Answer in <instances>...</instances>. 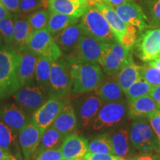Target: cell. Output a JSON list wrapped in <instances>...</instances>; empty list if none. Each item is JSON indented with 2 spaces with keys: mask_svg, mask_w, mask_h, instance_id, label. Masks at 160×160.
<instances>
[{
  "mask_svg": "<svg viewBox=\"0 0 160 160\" xmlns=\"http://www.w3.org/2000/svg\"><path fill=\"white\" fill-rule=\"evenodd\" d=\"M22 53L9 44L0 45V101L13 95L22 88L17 69Z\"/></svg>",
  "mask_w": 160,
  "mask_h": 160,
  "instance_id": "1",
  "label": "cell"
},
{
  "mask_svg": "<svg viewBox=\"0 0 160 160\" xmlns=\"http://www.w3.org/2000/svg\"><path fill=\"white\" fill-rule=\"evenodd\" d=\"M73 78L72 94L80 95L89 93L105 79L102 69L98 63L88 62H71Z\"/></svg>",
  "mask_w": 160,
  "mask_h": 160,
  "instance_id": "2",
  "label": "cell"
},
{
  "mask_svg": "<svg viewBox=\"0 0 160 160\" xmlns=\"http://www.w3.org/2000/svg\"><path fill=\"white\" fill-rule=\"evenodd\" d=\"M84 33L106 43L118 42L111 27L102 13L94 5L89 6L80 20Z\"/></svg>",
  "mask_w": 160,
  "mask_h": 160,
  "instance_id": "3",
  "label": "cell"
},
{
  "mask_svg": "<svg viewBox=\"0 0 160 160\" xmlns=\"http://www.w3.org/2000/svg\"><path fill=\"white\" fill-rule=\"evenodd\" d=\"M132 146L138 153H160V145L148 119H133L129 130Z\"/></svg>",
  "mask_w": 160,
  "mask_h": 160,
  "instance_id": "4",
  "label": "cell"
},
{
  "mask_svg": "<svg viewBox=\"0 0 160 160\" xmlns=\"http://www.w3.org/2000/svg\"><path fill=\"white\" fill-rule=\"evenodd\" d=\"M72 88L71 64L65 58L52 61L49 82L50 97L64 98L72 91Z\"/></svg>",
  "mask_w": 160,
  "mask_h": 160,
  "instance_id": "5",
  "label": "cell"
},
{
  "mask_svg": "<svg viewBox=\"0 0 160 160\" xmlns=\"http://www.w3.org/2000/svg\"><path fill=\"white\" fill-rule=\"evenodd\" d=\"M128 116V105L127 100L104 103L91 126L93 131L113 128L120 125Z\"/></svg>",
  "mask_w": 160,
  "mask_h": 160,
  "instance_id": "6",
  "label": "cell"
},
{
  "mask_svg": "<svg viewBox=\"0 0 160 160\" xmlns=\"http://www.w3.org/2000/svg\"><path fill=\"white\" fill-rule=\"evenodd\" d=\"M27 48L28 51L37 57L48 58L52 61L59 59L62 55L53 37L46 28L33 32L28 42Z\"/></svg>",
  "mask_w": 160,
  "mask_h": 160,
  "instance_id": "7",
  "label": "cell"
},
{
  "mask_svg": "<svg viewBox=\"0 0 160 160\" xmlns=\"http://www.w3.org/2000/svg\"><path fill=\"white\" fill-rule=\"evenodd\" d=\"M49 97V91L37 82L23 86L13 94L16 104L30 114H33Z\"/></svg>",
  "mask_w": 160,
  "mask_h": 160,
  "instance_id": "8",
  "label": "cell"
},
{
  "mask_svg": "<svg viewBox=\"0 0 160 160\" xmlns=\"http://www.w3.org/2000/svg\"><path fill=\"white\" fill-rule=\"evenodd\" d=\"M131 56L130 51L125 48L119 42H105L99 65L104 73L111 77L117 74Z\"/></svg>",
  "mask_w": 160,
  "mask_h": 160,
  "instance_id": "9",
  "label": "cell"
},
{
  "mask_svg": "<svg viewBox=\"0 0 160 160\" xmlns=\"http://www.w3.org/2000/svg\"><path fill=\"white\" fill-rule=\"evenodd\" d=\"M105 43L85 34L65 59L69 62L79 61L99 64Z\"/></svg>",
  "mask_w": 160,
  "mask_h": 160,
  "instance_id": "10",
  "label": "cell"
},
{
  "mask_svg": "<svg viewBox=\"0 0 160 160\" xmlns=\"http://www.w3.org/2000/svg\"><path fill=\"white\" fill-rule=\"evenodd\" d=\"M103 104V102L94 93L79 97L72 102L79 128L85 130L91 125Z\"/></svg>",
  "mask_w": 160,
  "mask_h": 160,
  "instance_id": "11",
  "label": "cell"
},
{
  "mask_svg": "<svg viewBox=\"0 0 160 160\" xmlns=\"http://www.w3.org/2000/svg\"><path fill=\"white\" fill-rule=\"evenodd\" d=\"M142 31L133 48L139 59L148 63L160 57V28H148Z\"/></svg>",
  "mask_w": 160,
  "mask_h": 160,
  "instance_id": "12",
  "label": "cell"
},
{
  "mask_svg": "<svg viewBox=\"0 0 160 160\" xmlns=\"http://www.w3.org/2000/svg\"><path fill=\"white\" fill-rule=\"evenodd\" d=\"M67 104L68 100L65 98L58 99L49 97V99L32 114L31 122L45 131L53 124L58 114Z\"/></svg>",
  "mask_w": 160,
  "mask_h": 160,
  "instance_id": "13",
  "label": "cell"
},
{
  "mask_svg": "<svg viewBox=\"0 0 160 160\" xmlns=\"http://www.w3.org/2000/svg\"><path fill=\"white\" fill-rule=\"evenodd\" d=\"M0 120L18 136L22 129L31 122L30 113L16 103L0 105Z\"/></svg>",
  "mask_w": 160,
  "mask_h": 160,
  "instance_id": "14",
  "label": "cell"
},
{
  "mask_svg": "<svg viewBox=\"0 0 160 160\" xmlns=\"http://www.w3.org/2000/svg\"><path fill=\"white\" fill-rule=\"evenodd\" d=\"M44 131L30 122L18 134L19 144L25 160L35 159Z\"/></svg>",
  "mask_w": 160,
  "mask_h": 160,
  "instance_id": "15",
  "label": "cell"
},
{
  "mask_svg": "<svg viewBox=\"0 0 160 160\" xmlns=\"http://www.w3.org/2000/svg\"><path fill=\"white\" fill-rule=\"evenodd\" d=\"M113 8L126 25H133L140 31L151 27L143 9L134 2H128Z\"/></svg>",
  "mask_w": 160,
  "mask_h": 160,
  "instance_id": "16",
  "label": "cell"
},
{
  "mask_svg": "<svg viewBox=\"0 0 160 160\" xmlns=\"http://www.w3.org/2000/svg\"><path fill=\"white\" fill-rule=\"evenodd\" d=\"M88 141L86 138L73 133L65 138L59 149L64 159L84 160V157L88 153Z\"/></svg>",
  "mask_w": 160,
  "mask_h": 160,
  "instance_id": "17",
  "label": "cell"
},
{
  "mask_svg": "<svg viewBox=\"0 0 160 160\" xmlns=\"http://www.w3.org/2000/svg\"><path fill=\"white\" fill-rule=\"evenodd\" d=\"M108 133L115 155L128 160L137 153L131 145L129 131L125 128H117L111 133Z\"/></svg>",
  "mask_w": 160,
  "mask_h": 160,
  "instance_id": "18",
  "label": "cell"
},
{
  "mask_svg": "<svg viewBox=\"0 0 160 160\" xmlns=\"http://www.w3.org/2000/svg\"><path fill=\"white\" fill-rule=\"evenodd\" d=\"M47 5L50 12L77 18L82 17L91 6L88 0H47Z\"/></svg>",
  "mask_w": 160,
  "mask_h": 160,
  "instance_id": "19",
  "label": "cell"
},
{
  "mask_svg": "<svg viewBox=\"0 0 160 160\" xmlns=\"http://www.w3.org/2000/svg\"><path fill=\"white\" fill-rule=\"evenodd\" d=\"M128 117L132 119H148L157 112L160 111V107L150 95L144 96L128 102Z\"/></svg>",
  "mask_w": 160,
  "mask_h": 160,
  "instance_id": "20",
  "label": "cell"
},
{
  "mask_svg": "<svg viewBox=\"0 0 160 160\" xmlns=\"http://www.w3.org/2000/svg\"><path fill=\"white\" fill-rule=\"evenodd\" d=\"M51 126L54 128L65 137L73 133H77L79 127L77 116L72 103H68L64 107Z\"/></svg>",
  "mask_w": 160,
  "mask_h": 160,
  "instance_id": "21",
  "label": "cell"
},
{
  "mask_svg": "<svg viewBox=\"0 0 160 160\" xmlns=\"http://www.w3.org/2000/svg\"><path fill=\"white\" fill-rule=\"evenodd\" d=\"M84 35L85 33L80 24L76 23L68 26L53 37L62 51L70 53L75 48Z\"/></svg>",
  "mask_w": 160,
  "mask_h": 160,
  "instance_id": "22",
  "label": "cell"
},
{
  "mask_svg": "<svg viewBox=\"0 0 160 160\" xmlns=\"http://www.w3.org/2000/svg\"><path fill=\"white\" fill-rule=\"evenodd\" d=\"M37 55L29 51L22 52V59L17 69V76L22 87L35 82V70L37 62Z\"/></svg>",
  "mask_w": 160,
  "mask_h": 160,
  "instance_id": "23",
  "label": "cell"
},
{
  "mask_svg": "<svg viewBox=\"0 0 160 160\" xmlns=\"http://www.w3.org/2000/svg\"><path fill=\"white\" fill-rule=\"evenodd\" d=\"M13 47L21 53L28 51V42L32 31L27 18L22 15H17L13 18Z\"/></svg>",
  "mask_w": 160,
  "mask_h": 160,
  "instance_id": "24",
  "label": "cell"
},
{
  "mask_svg": "<svg viewBox=\"0 0 160 160\" xmlns=\"http://www.w3.org/2000/svg\"><path fill=\"white\" fill-rule=\"evenodd\" d=\"M94 93L103 103L113 102L125 99V93L117 83L114 76L105 79L94 89Z\"/></svg>",
  "mask_w": 160,
  "mask_h": 160,
  "instance_id": "25",
  "label": "cell"
},
{
  "mask_svg": "<svg viewBox=\"0 0 160 160\" xmlns=\"http://www.w3.org/2000/svg\"><path fill=\"white\" fill-rule=\"evenodd\" d=\"M0 148L18 160H22L18 136L0 120Z\"/></svg>",
  "mask_w": 160,
  "mask_h": 160,
  "instance_id": "26",
  "label": "cell"
},
{
  "mask_svg": "<svg viewBox=\"0 0 160 160\" xmlns=\"http://www.w3.org/2000/svg\"><path fill=\"white\" fill-rule=\"evenodd\" d=\"M93 5L101 12L102 14L107 20L108 23L111 27L112 32L117 38V41L119 42L125 32L126 25H127L120 19L114 8H113L110 7V6L102 2H97Z\"/></svg>",
  "mask_w": 160,
  "mask_h": 160,
  "instance_id": "27",
  "label": "cell"
},
{
  "mask_svg": "<svg viewBox=\"0 0 160 160\" xmlns=\"http://www.w3.org/2000/svg\"><path fill=\"white\" fill-rule=\"evenodd\" d=\"M113 76L120 88L125 93L132 84L142 78L140 75V66L135 64L131 56L127 63L120 69L117 74Z\"/></svg>",
  "mask_w": 160,
  "mask_h": 160,
  "instance_id": "28",
  "label": "cell"
},
{
  "mask_svg": "<svg viewBox=\"0 0 160 160\" xmlns=\"http://www.w3.org/2000/svg\"><path fill=\"white\" fill-rule=\"evenodd\" d=\"M79 18L63 13L51 12L45 28L52 36H54L68 26L78 23Z\"/></svg>",
  "mask_w": 160,
  "mask_h": 160,
  "instance_id": "29",
  "label": "cell"
},
{
  "mask_svg": "<svg viewBox=\"0 0 160 160\" xmlns=\"http://www.w3.org/2000/svg\"><path fill=\"white\" fill-rule=\"evenodd\" d=\"M65 138V136H63L60 132L56 130L52 126H50L49 128H48L44 131L39 148H38L37 153H36L35 158L40 153H42L44 151H46V150L59 148Z\"/></svg>",
  "mask_w": 160,
  "mask_h": 160,
  "instance_id": "30",
  "label": "cell"
},
{
  "mask_svg": "<svg viewBox=\"0 0 160 160\" xmlns=\"http://www.w3.org/2000/svg\"><path fill=\"white\" fill-rule=\"evenodd\" d=\"M51 62L52 60L48 58L38 57L35 70V82L48 91Z\"/></svg>",
  "mask_w": 160,
  "mask_h": 160,
  "instance_id": "31",
  "label": "cell"
},
{
  "mask_svg": "<svg viewBox=\"0 0 160 160\" xmlns=\"http://www.w3.org/2000/svg\"><path fill=\"white\" fill-rule=\"evenodd\" d=\"M88 152L91 153H109L114 154L109 133H104L99 134L88 142ZM115 155V154H114Z\"/></svg>",
  "mask_w": 160,
  "mask_h": 160,
  "instance_id": "32",
  "label": "cell"
},
{
  "mask_svg": "<svg viewBox=\"0 0 160 160\" xmlns=\"http://www.w3.org/2000/svg\"><path fill=\"white\" fill-rule=\"evenodd\" d=\"M152 88L153 86L147 82L142 78H140L134 83L132 84L125 92L127 102H130L139 97L150 95Z\"/></svg>",
  "mask_w": 160,
  "mask_h": 160,
  "instance_id": "33",
  "label": "cell"
},
{
  "mask_svg": "<svg viewBox=\"0 0 160 160\" xmlns=\"http://www.w3.org/2000/svg\"><path fill=\"white\" fill-rule=\"evenodd\" d=\"M142 5L150 26L160 28V0H143Z\"/></svg>",
  "mask_w": 160,
  "mask_h": 160,
  "instance_id": "34",
  "label": "cell"
},
{
  "mask_svg": "<svg viewBox=\"0 0 160 160\" xmlns=\"http://www.w3.org/2000/svg\"><path fill=\"white\" fill-rule=\"evenodd\" d=\"M49 10L41 9L33 12L27 17L32 33L39 30L45 29L50 17Z\"/></svg>",
  "mask_w": 160,
  "mask_h": 160,
  "instance_id": "35",
  "label": "cell"
},
{
  "mask_svg": "<svg viewBox=\"0 0 160 160\" xmlns=\"http://www.w3.org/2000/svg\"><path fill=\"white\" fill-rule=\"evenodd\" d=\"M140 75L152 86L160 85V69L148 65L140 66Z\"/></svg>",
  "mask_w": 160,
  "mask_h": 160,
  "instance_id": "36",
  "label": "cell"
},
{
  "mask_svg": "<svg viewBox=\"0 0 160 160\" xmlns=\"http://www.w3.org/2000/svg\"><path fill=\"white\" fill-rule=\"evenodd\" d=\"M13 16L0 19V34L6 44L11 45L13 42Z\"/></svg>",
  "mask_w": 160,
  "mask_h": 160,
  "instance_id": "37",
  "label": "cell"
},
{
  "mask_svg": "<svg viewBox=\"0 0 160 160\" xmlns=\"http://www.w3.org/2000/svg\"><path fill=\"white\" fill-rule=\"evenodd\" d=\"M137 28L132 25H126L125 32L121 38L119 43L125 48L131 51L134 47L137 39Z\"/></svg>",
  "mask_w": 160,
  "mask_h": 160,
  "instance_id": "38",
  "label": "cell"
},
{
  "mask_svg": "<svg viewBox=\"0 0 160 160\" xmlns=\"http://www.w3.org/2000/svg\"><path fill=\"white\" fill-rule=\"evenodd\" d=\"M44 0H20V12L23 13H30L37 11L43 7Z\"/></svg>",
  "mask_w": 160,
  "mask_h": 160,
  "instance_id": "39",
  "label": "cell"
},
{
  "mask_svg": "<svg viewBox=\"0 0 160 160\" xmlns=\"http://www.w3.org/2000/svg\"><path fill=\"white\" fill-rule=\"evenodd\" d=\"M64 159L59 148L46 150L37 156L35 160H62Z\"/></svg>",
  "mask_w": 160,
  "mask_h": 160,
  "instance_id": "40",
  "label": "cell"
},
{
  "mask_svg": "<svg viewBox=\"0 0 160 160\" xmlns=\"http://www.w3.org/2000/svg\"><path fill=\"white\" fill-rule=\"evenodd\" d=\"M84 160H126L114 154L109 153H91L88 152L83 158Z\"/></svg>",
  "mask_w": 160,
  "mask_h": 160,
  "instance_id": "41",
  "label": "cell"
},
{
  "mask_svg": "<svg viewBox=\"0 0 160 160\" xmlns=\"http://www.w3.org/2000/svg\"><path fill=\"white\" fill-rule=\"evenodd\" d=\"M148 120L152 128L157 135L160 145V111L157 112L148 118Z\"/></svg>",
  "mask_w": 160,
  "mask_h": 160,
  "instance_id": "42",
  "label": "cell"
},
{
  "mask_svg": "<svg viewBox=\"0 0 160 160\" xmlns=\"http://www.w3.org/2000/svg\"><path fill=\"white\" fill-rule=\"evenodd\" d=\"M128 160H160V153H137Z\"/></svg>",
  "mask_w": 160,
  "mask_h": 160,
  "instance_id": "43",
  "label": "cell"
},
{
  "mask_svg": "<svg viewBox=\"0 0 160 160\" xmlns=\"http://www.w3.org/2000/svg\"><path fill=\"white\" fill-rule=\"evenodd\" d=\"M19 1L20 0H0L2 4L5 6L10 12L19 13Z\"/></svg>",
  "mask_w": 160,
  "mask_h": 160,
  "instance_id": "44",
  "label": "cell"
},
{
  "mask_svg": "<svg viewBox=\"0 0 160 160\" xmlns=\"http://www.w3.org/2000/svg\"><path fill=\"white\" fill-rule=\"evenodd\" d=\"M150 96L160 107V85L153 86Z\"/></svg>",
  "mask_w": 160,
  "mask_h": 160,
  "instance_id": "45",
  "label": "cell"
},
{
  "mask_svg": "<svg viewBox=\"0 0 160 160\" xmlns=\"http://www.w3.org/2000/svg\"><path fill=\"white\" fill-rule=\"evenodd\" d=\"M131 1H133V0H101L102 2L106 4V5L113 8L117 7V6L122 5V4H124Z\"/></svg>",
  "mask_w": 160,
  "mask_h": 160,
  "instance_id": "46",
  "label": "cell"
},
{
  "mask_svg": "<svg viewBox=\"0 0 160 160\" xmlns=\"http://www.w3.org/2000/svg\"><path fill=\"white\" fill-rule=\"evenodd\" d=\"M0 160H18L13 155L10 154L9 153L4 151L0 148Z\"/></svg>",
  "mask_w": 160,
  "mask_h": 160,
  "instance_id": "47",
  "label": "cell"
},
{
  "mask_svg": "<svg viewBox=\"0 0 160 160\" xmlns=\"http://www.w3.org/2000/svg\"><path fill=\"white\" fill-rule=\"evenodd\" d=\"M11 16L12 14L11 12L6 8L5 6L2 4L1 2H0V19H2L6 17H11Z\"/></svg>",
  "mask_w": 160,
  "mask_h": 160,
  "instance_id": "48",
  "label": "cell"
},
{
  "mask_svg": "<svg viewBox=\"0 0 160 160\" xmlns=\"http://www.w3.org/2000/svg\"><path fill=\"white\" fill-rule=\"evenodd\" d=\"M148 65L150 66H152V67L157 68L160 69V57L157 58V59L153 60V61L150 62L148 63Z\"/></svg>",
  "mask_w": 160,
  "mask_h": 160,
  "instance_id": "49",
  "label": "cell"
},
{
  "mask_svg": "<svg viewBox=\"0 0 160 160\" xmlns=\"http://www.w3.org/2000/svg\"><path fill=\"white\" fill-rule=\"evenodd\" d=\"M88 1H89V3L91 5H93L96 3L95 0H88Z\"/></svg>",
  "mask_w": 160,
  "mask_h": 160,
  "instance_id": "50",
  "label": "cell"
},
{
  "mask_svg": "<svg viewBox=\"0 0 160 160\" xmlns=\"http://www.w3.org/2000/svg\"><path fill=\"white\" fill-rule=\"evenodd\" d=\"M2 42H3V39H2V37L1 34H0V45H2Z\"/></svg>",
  "mask_w": 160,
  "mask_h": 160,
  "instance_id": "51",
  "label": "cell"
},
{
  "mask_svg": "<svg viewBox=\"0 0 160 160\" xmlns=\"http://www.w3.org/2000/svg\"><path fill=\"white\" fill-rule=\"evenodd\" d=\"M96 2H101V0H95Z\"/></svg>",
  "mask_w": 160,
  "mask_h": 160,
  "instance_id": "52",
  "label": "cell"
},
{
  "mask_svg": "<svg viewBox=\"0 0 160 160\" xmlns=\"http://www.w3.org/2000/svg\"><path fill=\"white\" fill-rule=\"evenodd\" d=\"M62 160H75V159H62Z\"/></svg>",
  "mask_w": 160,
  "mask_h": 160,
  "instance_id": "53",
  "label": "cell"
}]
</instances>
